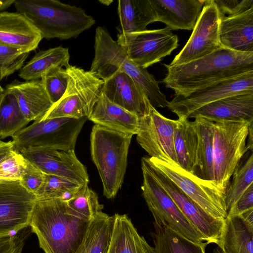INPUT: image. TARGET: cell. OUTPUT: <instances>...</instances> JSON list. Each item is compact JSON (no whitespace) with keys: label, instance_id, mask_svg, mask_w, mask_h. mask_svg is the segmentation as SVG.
I'll return each mask as SVG.
<instances>
[{"label":"cell","instance_id":"obj_1","mask_svg":"<svg viewBox=\"0 0 253 253\" xmlns=\"http://www.w3.org/2000/svg\"><path fill=\"white\" fill-rule=\"evenodd\" d=\"M164 65L168 72L163 83L173 90L175 95L186 96L212 84L253 71V52L221 47L186 63Z\"/></svg>","mask_w":253,"mask_h":253},{"label":"cell","instance_id":"obj_2","mask_svg":"<svg viewBox=\"0 0 253 253\" xmlns=\"http://www.w3.org/2000/svg\"><path fill=\"white\" fill-rule=\"evenodd\" d=\"M90 222L75 215L60 199H36L29 226L44 253H76Z\"/></svg>","mask_w":253,"mask_h":253},{"label":"cell","instance_id":"obj_3","mask_svg":"<svg viewBox=\"0 0 253 253\" xmlns=\"http://www.w3.org/2000/svg\"><path fill=\"white\" fill-rule=\"evenodd\" d=\"M13 4L46 40L77 38L95 22L82 8L57 0H15Z\"/></svg>","mask_w":253,"mask_h":253},{"label":"cell","instance_id":"obj_4","mask_svg":"<svg viewBox=\"0 0 253 253\" xmlns=\"http://www.w3.org/2000/svg\"><path fill=\"white\" fill-rule=\"evenodd\" d=\"M94 47L95 54L90 71L103 81L116 71L124 72L140 86L153 107H168L169 101L153 75L147 69L135 64L105 28H96Z\"/></svg>","mask_w":253,"mask_h":253},{"label":"cell","instance_id":"obj_5","mask_svg":"<svg viewBox=\"0 0 253 253\" xmlns=\"http://www.w3.org/2000/svg\"><path fill=\"white\" fill-rule=\"evenodd\" d=\"M133 135L94 125L90 133V153L102 182L103 194L115 197L121 188Z\"/></svg>","mask_w":253,"mask_h":253},{"label":"cell","instance_id":"obj_6","mask_svg":"<svg viewBox=\"0 0 253 253\" xmlns=\"http://www.w3.org/2000/svg\"><path fill=\"white\" fill-rule=\"evenodd\" d=\"M87 119L54 118L34 121L12 137L14 150L19 153L34 147L75 150L78 136Z\"/></svg>","mask_w":253,"mask_h":253},{"label":"cell","instance_id":"obj_7","mask_svg":"<svg viewBox=\"0 0 253 253\" xmlns=\"http://www.w3.org/2000/svg\"><path fill=\"white\" fill-rule=\"evenodd\" d=\"M65 69L68 75L65 92L42 120L88 118L98 99L103 81L95 73L71 65Z\"/></svg>","mask_w":253,"mask_h":253},{"label":"cell","instance_id":"obj_8","mask_svg":"<svg viewBox=\"0 0 253 253\" xmlns=\"http://www.w3.org/2000/svg\"><path fill=\"white\" fill-rule=\"evenodd\" d=\"M252 124L241 121L214 122V180L226 191L234 170L249 150L247 140Z\"/></svg>","mask_w":253,"mask_h":253},{"label":"cell","instance_id":"obj_9","mask_svg":"<svg viewBox=\"0 0 253 253\" xmlns=\"http://www.w3.org/2000/svg\"><path fill=\"white\" fill-rule=\"evenodd\" d=\"M147 160L208 214L219 219L226 218V190L216 181L202 179L179 166L170 165L157 158L147 157Z\"/></svg>","mask_w":253,"mask_h":253},{"label":"cell","instance_id":"obj_10","mask_svg":"<svg viewBox=\"0 0 253 253\" xmlns=\"http://www.w3.org/2000/svg\"><path fill=\"white\" fill-rule=\"evenodd\" d=\"M118 43L127 57L142 68L160 62L178 46V39L167 27L117 36Z\"/></svg>","mask_w":253,"mask_h":253},{"label":"cell","instance_id":"obj_11","mask_svg":"<svg viewBox=\"0 0 253 253\" xmlns=\"http://www.w3.org/2000/svg\"><path fill=\"white\" fill-rule=\"evenodd\" d=\"M143 196L155 222L166 224L171 229L195 242L205 241L202 235L192 225L180 211L171 198L141 166Z\"/></svg>","mask_w":253,"mask_h":253},{"label":"cell","instance_id":"obj_12","mask_svg":"<svg viewBox=\"0 0 253 253\" xmlns=\"http://www.w3.org/2000/svg\"><path fill=\"white\" fill-rule=\"evenodd\" d=\"M176 124V120L164 117L150 104L148 112L139 118L137 142L150 157L179 166L174 144Z\"/></svg>","mask_w":253,"mask_h":253},{"label":"cell","instance_id":"obj_13","mask_svg":"<svg viewBox=\"0 0 253 253\" xmlns=\"http://www.w3.org/2000/svg\"><path fill=\"white\" fill-rule=\"evenodd\" d=\"M221 19L214 0H205L191 36L169 65L186 63L205 56L221 47L219 40Z\"/></svg>","mask_w":253,"mask_h":253},{"label":"cell","instance_id":"obj_14","mask_svg":"<svg viewBox=\"0 0 253 253\" xmlns=\"http://www.w3.org/2000/svg\"><path fill=\"white\" fill-rule=\"evenodd\" d=\"M250 91H253V71L212 84L186 96L175 95L168 107L178 118L188 119L191 113L207 104Z\"/></svg>","mask_w":253,"mask_h":253},{"label":"cell","instance_id":"obj_15","mask_svg":"<svg viewBox=\"0 0 253 253\" xmlns=\"http://www.w3.org/2000/svg\"><path fill=\"white\" fill-rule=\"evenodd\" d=\"M36 199L20 180H0V237L29 226Z\"/></svg>","mask_w":253,"mask_h":253},{"label":"cell","instance_id":"obj_16","mask_svg":"<svg viewBox=\"0 0 253 253\" xmlns=\"http://www.w3.org/2000/svg\"><path fill=\"white\" fill-rule=\"evenodd\" d=\"M141 166L167 192L182 213L202 235L205 241L209 244H216L224 220L214 218L206 212L173 182L155 169L147 157L142 158Z\"/></svg>","mask_w":253,"mask_h":253},{"label":"cell","instance_id":"obj_17","mask_svg":"<svg viewBox=\"0 0 253 253\" xmlns=\"http://www.w3.org/2000/svg\"><path fill=\"white\" fill-rule=\"evenodd\" d=\"M20 153L44 173L56 175L78 184L89 183L86 169L77 157L74 150L34 147L24 149Z\"/></svg>","mask_w":253,"mask_h":253},{"label":"cell","instance_id":"obj_18","mask_svg":"<svg viewBox=\"0 0 253 253\" xmlns=\"http://www.w3.org/2000/svg\"><path fill=\"white\" fill-rule=\"evenodd\" d=\"M101 92L112 102L139 118L151 104L140 86L128 75L118 71L103 81Z\"/></svg>","mask_w":253,"mask_h":253},{"label":"cell","instance_id":"obj_19","mask_svg":"<svg viewBox=\"0 0 253 253\" xmlns=\"http://www.w3.org/2000/svg\"><path fill=\"white\" fill-rule=\"evenodd\" d=\"M203 118L212 122L253 123V91L230 96L207 104L191 113L188 118Z\"/></svg>","mask_w":253,"mask_h":253},{"label":"cell","instance_id":"obj_20","mask_svg":"<svg viewBox=\"0 0 253 253\" xmlns=\"http://www.w3.org/2000/svg\"><path fill=\"white\" fill-rule=\"evenodd\" d=\"M42 39L38 29L23 14L0 12V44L29 53Z\"/></svg>","mask_w":253,"mask_h":253},{"label":"cell","instance_id":"obj_21","mask_svg":"<svg viewBox=\"0 0 253 253\" xmlns=\"http://www.w3.org/2000/svg\"><path fill=\"white\" fill-rule=\"evenodd\" d=\"M205 0H149L156 21L170 30L193 29Z\"/></svg>","mask_w":253,"mask_h":253},{"label":"cell","instance_id":"obj_22","mask_svg":"<svg viewBox=\"0 0 253 253\" xmlns=\"http://www.w3.org/2000/svg\"><path fill=\"white\" fill-rule=\"evenodd\" d=\"M5 89L15 97L22 113L30 122L41 120L53 105L41 80H15Z\"/></svg>","mask_w":253,"mask_h":253},{"label":"cell","instance_id":"obj_23","mask_svg":"<svg viewBox=\"0 0 253 253\" xmlns=\"http://www.w3.org/2000/svg\"><path fill=\"white\" fill-rule=\"evenodd\" d=\"M219 40L223 47L242 52H253V8L222 17Z\"/></svg>","mask_w":253,"mask_h":253},{"label":"cell","instance_id":"obj_24","mask_svg":"<svg viewBox=\"0 0 253 253\" xmlns=\"http://www.w3.org/2000/svg\"><path fill=\"white\" fill-rule=\"evenodd\" d=\"M95 125L126 134L137 133L139 118L111 102L101 93L88 118Z\"/></svg>","mask_w":253,"mask_h":253},{"label":"cell","instance_id":"obj_25","mask_svg":"<svg viewBox=\"0 0 253 253\" xmlns=\"http://www.w3.org/2000/svg\"><path fill=\"white\" fill-rule=\"evenodd\" d=\"M107 253H157L126 214L116 213Z\"/></svg>","mask_w":253,"mask_h":253},{"label":"cell","instance_id":"obj_26","mask_svg":"<svg viewBox=\"0 0 253 253\" xmlns=\"http://www.w3.org/2000/svg\"><path fill=\"white\" fill-rule=\"evenodd\" d=\"M216 244L223 253H253V225L241 215L226 217Z\"/></svg>","mask_w":253,"mask_h":253},{"label":"cell","instance_id":"obj_27","mask_svg":"<svg viewBox=\"0 0 253 253\" xmlns=\"http://www.w3.org/2000/svg\"><path fill=\"white\" fill-rule=\"evenodd\" d=\"M69 49L61 46L41 50L20 69L18 76L25 81L41 80L53 69H66L69 64Z\"/></svg>","mask_w":253,"mask_h":253},{"label":"cell","instance_id":"obj_28","mask_svg":"<svg viewBox=\"0 0 253 253\" xmlns=\"http://www.w3.org/2000/svg\"><path fill=\"white\" fill-rule=\"evenodd\" d=\"M118 13L121 34L146 30L148 25L156 22L149 0H120Z\"/></svg>","mask_w":253,"mask_h":253},{"label":"cell","instance_id":"obj_29","mask_svg":"<svg viewBox=\"0 0 253 253\" xmlns=\"http://www.w3.org/2000/svg\"><path fill=\"white\" fill-rule=\"evenodd\" d=\"M198 138L194 122L178 118L174 132L175 151L179 167L194 173Z\"/></svg>","mask_w":253,"mask_h":253},{"label":"cell","instance_id":"obj_30","mask_svg":"<svg viewBox=\"0 0 253 253\" xmlns=\"http://www.w3.org/2000/svg\"><path fill=\"white\" fill-rule=\"evenodd\" d=\"M198 135L194 174L206 180H214L213 172L214 122L203 118L194 121Z\"/></svg>","mask_w":253,"mask_h":253},{"label":"cell","instance_id":"obj_31","mask_svg":"<svg viewBox=\"0 0 253 253\" xmlns=\"http://www.w3.org/2000/svg\"><path fill=\"white\" fill-rule=\"evenodd\" d=\"M151 233L157 253H206L208 242H195L171 229L166 224L154 222Z\"/></svg>","mask_w":253,"mask_h":253},{"label":"cell","instance_id":"obj_32","mask_svg":"<svg viewBox=\"0 0 253 253\" xmlns=\"http://www.w3.org/2000/svg\"><path fill=\"white\" fill-rule=\"evenodd\" d=\"M113 222V215L100 212L91 221L84 240L76 253H107Z\"/></svg>","mask_w":253,"mask_h":253},{"label":"cell","instance_id":"obj_33","mask_svg":"<svg viewBox=\"0 0 253 253\" xmlns=\"http://www.w3.org/2000/svg\"><path fill=\"white\" fill-rule=\"evenodd\" d=\"M29 123L15 97L4 88L0 99V139L12 137Z\"/></svg>","mask_w":253,"mask_h":253},{"label":"cell","instance_id":"obj_34","mask_svg":"<svg viewBox=\"0 0 253 253\" xmlns=\"http://www.w3.org/2000/svg\"><path fill=\"white\" fill-rule=\"evenodd\" d=\"M85 184H78L56 175L44 173L42 183L35 195L37 199H60L67 202Z\"/></svg>","mask_w":253,"mask_h":253},{"label":"cell","instance_id":"obj_35","mask_svg":"<svg viewBox=\"0 0 253 253\" xmlns=\"http://www.w3.org/2000/svg\"><path fill=\"white\" fill-rule=\"evenodd\" d=\"M227 189L225 204L227 215L247 189L253 183V155L251 153L242 165H238Z\"/></svg>","mask_w":253,"mask_h":253},{"label":"cell","instance_id":"obj_36","mask_svg":"<svg viewBox=\"0 0 253 253\" xmlns=\"http://www.w3.org/2000/svg\"><path fill=\"white\" fill-rule=\"evenodd\" d=\"M66 203L75 215L89 221L93 219L103 209L97 195L89 188L88 184L84 185L74 197Z\"/></svg>","mask_w":253,"mask_h":253},{"label":"cell","instance_id":"obj_37","mask_svg":"<svg viewBox=\"0 0 253 253\" xmlns=\"http://www.w3.org/2000/svg\"><path fill=\"white\" fill-rule=\"evenodd\" d=\"M29 53L0 44V80L23 67Z\"/></svg>","mask_w":253,"mask_h":253},{"label":"cell","instance_id":"obj_38","mask_svg":"<svg viewBox=\"0 0 253 253\" xmlns=\"http://www.w3.org/2000/svg\"><path fill=\"white\" fill-rule=\"evenodd\" d=\"M51 102H57L66 89L68 75L66 70L61 68L51 70L41 79Z\"/></svg>","mask_w":253,"mask_h":253},{"label":"cell","instance_id":"obj_39","mask_svg":"<svg viewBox=\"0 0 253 253\" xmlns=\"http://www.w3.org/2000/svg\"><path fill=\"white\" fill-rule=\"evenodd\" d=\"M27 164L20 153L14 151L0 163V180H20Z\"/></svg>","mask_w":253,"mask_h":253},{"label":"cell","instance_id":"obj_40","mask_svg":"<svg viewBox=\"0 0 253 253\" xmlns=\"http://www.w3.org/2000/svg\"><path fill=\"white\" fill-rule=\"evenodd\" d=\"M30 232L29 226L13 235L0 237V253H21L25 241Z\"/></svg>","mask_w":253,"mask_h":253},{"label":"cell","instance_id":"obj_41","mask_svg":"<svg viewBox=\"0 0 253 253\" xmlns=\"http://www.w3.org/2000/svg\"><path fill=\"white\" fill-rule=\"evenodd\" d=\"M221 18L243 13L253 8V0H214Z\"/></svg>","mask_w":253,"mask_h":253},{"label":"cell","instance_id":"obj_42","mask_svg":"<svg viewBox=\"0 0 253 253\" xmlns=\"http://www.w3.org/2000/svg\"><path fill=\"white\" fill-rule=\"evenodd\" d=\"M43 177L44 173L28 161L20 181L27 190L35 194L42 183Z\"/></svg>","mask_w":253,"mask_h":253},{"label":"cell","instance_id":"obj_43","mask_svg":"<svg viewBox=\"0 0 253 253\" xmlns=\"http://www.w3.org/2000/svg\"><path fill=\"white\" fill-rule=\"evenodd\" d=\"M253 209V183L247 189L235 203L227 216L240 215Z\"/></svg>","mask_w":253,"mask_h":253},{"label":"cell","instance_id":"obj_44","mask_svg":"<svg viewBox=\"0 0 253 253\" xmlns=\"http://www.w3.org/2000/svg\"><path fill=\"white\" fill-rule=\"evenodd\" d=\"M14 151V142H4L0 145V163L8 157Z\"/></svg>","mask_w":253,"mask_h":253},{"label":"cell","instance_id":"obj_45","mask_svg":"<svg viewBox=\"0 0 253 253\" xmlns=\"http://www.w3.org/2000/svg\"><path fill=\"white\" fill-rule=\"evenodd\" d=\"M240 215L248 223L253 225V209L248 210Z\"/></svg>","mask_w":253,"mask_h":253},{"label":"cell","instance_id":"obj_46","mask_svg":"<svg viewBox=\"0 0 253 253\" xmlns=\"http://www.w3.org/2000/svg\"><path fill=\"white\" fill-rule=\"evenodd\" d=\"M15 0H0V11L9 7L12 4H13Z\"/></svg>","mask_w":253,"mask_h":253},{"label":"cell","instance_id":"obj_47","mask_svg":"<svg viewBox=\"0 0 253 253\" xmlns=\"http://www.w3.org/2000/svg\"><path fill=\"white\" fill-rule=\"evenodd\" d=\"M99 1L103 4L109 5L113 2V0H99Z\"/></svg>","mask_w":253,"mask_h":253},{"label":"cell","instance_id":"obj_48","mask_svg":"<svg viewBox=\"0 0 253 253\" xmlns=\"http://www.w3.org/2000/svg\"><path fill=\"white\" fill-rule=\"evenodd\" d=\"M213 253H223L219 247L215 248L213 250Z\"/></svg>","mask_w":253,"mask_h":253},{"label":"cell","instance_id":"obj_49","mask_svg":"<svg viewBox=\"0 0 253 253\" xmlns=\"http://www.w3.org/2000/svg\"><path fill=\"white\" fill-rule=\"evenodd\" d=\"M4 91V88L1 86L0 84V95Z\"/></svg>","mask_w":253,"mask_h":253},{"label":"cell","instance_id":"obj_50","mask_svg":"<svg viewBox=\"0 0 253 253\" xmlns=\"http://www.w3.org/2000/svg\"><path fill=\"white\" fill-rule=\"evenodd\" d=\"M4 142L1 141V139H0V145L2 144Z\"/></svg>","mask_w":253,"mask_h":253},{"label":"cell","instance_id":"obj_51","mask_svg":"<svg viewBox=\"0 0 253 253\" xmlns=\"http://www.w3.org/2000/svg\"><path fill=\"white\" fill-rule=\"evenodd\" d=\"M0 96H1V94L0 95Z\"/></svg>","mask_w":253,"mask_h":253}]
</instances>
